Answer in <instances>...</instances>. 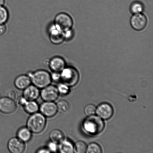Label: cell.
I'll list each match as a JSON object with an SVG mask.
<instances>
[{"label": "cell", "instance_id": "1", "mask_svg": "<svg viewBox=\"0 0 153 153\" xmlns=\"http://www.w3.org/2000/svg\"><path fill=\"white\" fill-rule=\"evenodd\" d=\"M83 126L87 132L95 135L100 134L103 131L105 124L100 117L91 115L85 120Z\"/></svg>", "mask_w": 153, "mask_h": 153}, {"label": "cell", "instance_id": "2", "mask_svg": "<svg viewBox=\"0 0 153 153\" xmlns=\"http://www.w3.org/2000/svg\"><path fill=\"white\" fill-rule=\"evenodd\" d=\"M27 75L34 85L39 88H43L50 85L52 82L51 74L44 70H38L30 72Z\"/></svg>", "mask_w": 153, "mask_h": 153}, {"label": "cell", "instance_id": "3", "mask_svg": "<svg viewBox=\"0 0 153 153\" xmlns=\"http://www.w3.org/2000/svg\"><path fill=\"white\" fill-rule=\"evenodd\" d=\"M46 123V117L42 114L36 112L32 114L27 121V127L32 133H39L45 128Z\"/></svg>", "mask_w": 153, "mask_h": 153}, {"label": "cell", "instance_id": "4", "mask_svg": "<svg viewBox=\"0 0 153 153\" xmlns=\"http://www.w3.org/2000/svg\"><path fill=\"white\" fill-rule=\"evenodd\" d=\"M61 80L69 86H73L77 83L79 74L76 70L72 67H65L60 72Z\"/></svg>", "mask_w": 153, "mask_h": 153}, {"label": "cell", "instance_id": "5", "mask_svg": "<svg viewBox=\"0 0 153 153\" xmlns=\"http://www.w3.org/2000/svg\"><path fill=\"white\" fill-rule=\"evenodd\" d=\"M54 24L62 31L71 29L73 22L71 16L66 13H61L55 16Z\"/></svg>", "mask_w": 153, "mask_h": 153}, {"label": "cell", "instance_id": "6", "mask_svg": "<svg viewBox=\"0 0 153 153\" xmlns=\"http://www.w3.org/2000/svg\"><path fill=\"white\" fill-rule=\"evenodd\" d=\"M42 89L40 95L45 101L54 102L59 97V93L56 86L50 85Z\"/></svg>", "mask_w": 153, "mask_h": 153}, {"label": "cell", "instance_id": "7", "mask_svg": "<svg viewBox=\"0 0 153 153\" xmlns=\"http://www.w3.org/2000/svg\"><path fill=\"white\" fill-rule=\"evenodd\" d=\"M49 33L50 41L54 45L61 44L65 40L63 31L61 30L54 23L49 27Z\"/></svg>", "mask_w": 153, "mask_h": 153}, {"label": "cell", "instance_id": "8", "mask_svg": "<svg viewBox=\"0 0 153 153\" xmlns=\"http://www.w3.org/2000/svg\"><path fill=\"white\" fill-rule=\"evenodd\" d=\"M40 113L47 117H52L56 114L58 112L56 103L53 102L45 101L39 106Z\"/></svg>", "mask_w": 153, "mask_h": 153}, {"label": "cell", "instance_id": "9", "mask_svg": "<svg viewBox=\"0 0 153 153\" xmlns=\"http://www.w3.org/2000/svg\"><path fill=\"white\" fill-rule=\"evenodd\" d=\"M16 103L14 100L8 97L0 99V111L5 114L13 113L16 109Z\"/></svg>", "mask_w": 153, "mask_h": 153}, {"label": "cell", "instance_id": "10", "mask_svg": "<svg viewBox=\"0 0 153 153\" xmlns=\"http://www.w3.org/2000/svg\"><path fill=\"white\" fill-rule=\"evenodd\" d=\"M147 20L145 16L141 13L134 14L131 17L130 23L132 27L137 31L142 30L146 27Z\"/></svg>", "mask_w": 153, "mask_h": 153}, {"label": "cell", "instance_id": "11", "mask_svg": "<svg viewBox=\"0 0 153 153\" xmlns=\"http://www.w3.org/2000/svg\"><path fill=\"white\" fill-rule=\"evenodd\" d=\"M7 148L12 153H22L25 151V145L17 137H13L9 140Z\"/></svg>", "mask_w": 153, "mask_h": 153}, {"label": "cell", "instance_id": "12", "mask_svg": "<svg viewBox=\"0 0 153 153\" xmlns=\"http://www.w3.org/2000/svg\"><path fill=\"white\" fill-rule=\"evenodd\" d=\"M48 67L53 72L60 73L65 67V61L61 57H53L49 59Z\"/></svg>", "mask_w": 153, "mask_h": 153}, {"label": "cell", "instance_id": "13", "mask_svg": "<svg viewBox=\"0 0 153 153\" xmlns=\"http://www.w3.org/2000/svg\"><path fill=\"white\" fill-rule=\"evenodd\" d=\"M96 112L100 118L108 120L111 117L113 114V109L110 105L107 103H103L96 109Z\"/></svg>", "mask_w": 153, "mask_h": 153}, {"label": "cell", "instance_id": "14", "mask_svg": "<svg viewBox=\"0 0 153 153\" xmlns=\"http://www.w3.org/2000/svg\"><path fill=\"white\" fill-rule=\"evenodd\" d=\"M40 95L39 88L34 85H30L24 90L23 97L27 100H35Z\"/></svg>", "mask_w": 153, "mask_h": 153}, {"label": "cell", "instance_id": "15", "mask_svg": "<svg viewBox=\"0 0 153 153\" xmlns=\"http://www.w3.org/2000/svg\"><path fill=\"white\" fill-rule=\"evenodd\" d=\"M31 82L29 76L26 75H21L15 79L14 85L18 89L24 90L30 85Z\"/></svg>", "mask_w": 153, "mask_h": 153}, {"label": "cell", "instance_id": "16", "mask_svg": "<svg viewBox=\"0 0 153 153\" xmlns=\"http://www.w3.org/2000/svg\"><path fill=\"white\" fill-rule=\"evenodd\" d=\"M17 136L19 140L25 143L31 140L32 132L27 127H22L18 130Z\"/></svg>", "mask_w": 153, "mask_h": 153}, {"label": "cell", "instance_id": "17", "mask_svg": "<svg viewBox=\"0 0 153 153\" xmlns=\"http://www.w3.org/2000/svg\"><path fill=\"white\" fill-rule=\"evenodd\" d=\"M59 143L58 149L61 153H73L74 152V146L69 140L64 139Z\"/></svg>", "mask_w": 153, "mask_h": 153}, {"label": "cell", "instance_id": "18", "mask_svg": "<svg viewBox=\"0 0 153 153\" xmlns=\"http://www.w3.org/2000/svg\"><path fill=\"white\" fill-rule=\"evenodd\" d=\"M23 106L25 111L30 114L37 112L39 109V106L35 100H27Z\"/></svg>", "mask_w": 153, "mask_h": 153}, {"label": "cell", "instance_id": "19", "mask_svg": "<svg viewBox=\"0 0 153 153\" xmlns=\"http://www.w3.org/2000/svg\"><path fill=\"white\" fill-rule=\"evenodd\" d=\"M49 137L51 141L57 144L59 143L64 140V134L61 130L59 129H54L50 133Z\"/></svg>", "mask_w": 153, "mask_h": 153}, {"label": "cell", "instance_id": "20", "mask_svg": "<svg viewBox=\"0 0 153 153\" xmlns=\"http://www.w3.org/2000/svg\"><path fill=\"white\" fill-rule=\"evenodd\" d=\"M56 105L58 111H59L61 113H66L70 110V105L66 100H59L57 103Z\"/></svg>", "mask_w": 153, "mask_h": 153}, {"label": "cell", "instance_id": "21", "mask_svg": "<svg viewBox=\"0 0 153 153\" xmlns=\"http://www.w3.org/2000/svg\"><path fill=\"white\" fill-rule=\"evenodd\" d=\"M9 13L8 10L4 6L0 7V24H5L8 21Z\"/></svg>", "mask_w": 153, "mask_h": 153}, {"label": "cell", "instance_id": "22", "mask_svg": "<svg viewBox=\"0 0 153 153\" xmlns=\"http://www.w3.org/2000/svg\"><path fill=\"white\" fill-rule=\"evenodd\" d=\"M102 149L100 145L94 143H91L87 148L86 152L88 153H101Z\"/></svg>", "mask_w": 153, "mask_h": 153}, {"label": "cell", "instance_id": "23", "mask_svg": "<svg viewBox=\"0 0 153 153\" xmlns=\"http://www.w3.org/2000/svg\"><path fill=\"white\" fill-rule=\"evenodd\" d=\"M143 6L142 4L139 2H135L132 4L130 7V10L131 13L134 14L140 13L143 11Z\"/></svg>", "mask_w": 153, "mask_h": 153}, {"label": "cell", "instance_id": "24", "mask_svg": "<svg viewBox=\"0 0 153 153\" xmlns=\"http://www.w3.org/2000/svg\"><path fill=\"white\" fill-rule=\"evenodd\" d=\"M69 86L64 83H61L58 85L57 87L59 94L62 95H66L69 93L70 89Z\"/></svg>", "mask_w": 153, "mask_h": 153}, {"label": "cell", "instance_id": "25", "mask_svg": "<svg viewBox=\"0 0 153 153\" xmlns=\"http://www.w3.org/2000/svg\"><path fill=\"white\" fill-rule=\"evenodd\" d=\"M87 146L83 142L79 141L76 144L74 149L78 153H84L86 152Z\"/></svg>", "mask_w": 153, "mask_h": 153}, {"label": "cell", "instance_id": "26", "mask_svg": "<svg viewBox=\"0 0 153 153\" xmlns=\"http://www.w3.org/2000/svg\"><path fill=\"white\" fill-rule=\"evenodd\" d=\"M96 108L95 106L92 104L88 105L85 108V112L88 116L94 114L96 112Z\"/></svg>", "mask_w": 153, "mask_h": 153}, {"label": "cell", "instance_id": "27", "mask_svg": "<svg viewBox=\"0 0 153 153\" xmlns=\"http://www.w3.org/2000/svg\"><path fill=\"white\" fill-rule=\"evenodd\" d=\"M48 149L50 152H56L58 150V146L57 143L53 142H49L48 145Z\"/></svg>", "mask_w": 153, "mask_h": 153}, {"label": "cell", "instance_id": "28", "mask_svg": "<svg viewBox=\"0 0 153 153\" xmlns=\"http://www.w3.org/2000/svg\"><path fill=\"white\" fill-rule=\"evenodd\" d=\"M51 76L52 81H53L54 82H58L61 80L60 73L53 72L51 74Z\"/></svg>", "mask_w": 153, "mask_h": 153}, {"label": "cell", "instance_id": "29", "mask_svg": "<svg viewBox=\"0 0 153 153\" xmlns=\"http://www.w3.org/2000/svg\"><path fill=\"white\" fill-rule=\"evenodd\" d=\"M7 97L14 100L16 97V91L13 90L9 91L7 94Z\"/></svg>", "mask_w": 153, "mask_h": 153}, {"label": "cell", "instance_id": "30", "mask_svg": "<svg viewBox=\"0 0 153 153\" xmlns=\"http://www.w3.org/2000/svg\"><path fill=\"white\" fill-rule=\"evenodd\" d=\"M7 30V27L5 24H0V36L4 35Z\"/></svg>", "mask_w": 153, "mask_h": 153}, {"label": "cell", "instance_id": "31", "mask_svg": "<svg viewBox=\"0 0 153 153\" xmlns=\"http://www.w3.org/2000/svg\"><path fill=\"white\" fill-rule=\"evenodd\" d=\"M27 101V100L23 97H20V98H19V103L21 106H24V105L25 104V103H26Z\"/></svg>", "mask_w": 153, "mask_h": 153}, {"label": "cell", "instance_id": "32", "mask_svg": "<svg viewBox=\"0 0 153 153\" xmlns=\"http://www.w3.org/2000/svg\"><path fill=\"white\" fill-rule=\"evenodd\" d=\"M38 153H49L50 152L49 150L46 148H42V149L39 150L37 151Z\"/></svg>", "mask_w": 153, "mask_h": 153}, {"label": "cell", "instance_id": "33", "mask_svg": "<svg viewBox=\"0 0 153 153\" xmlns=\"http://www.w3.org/2000/svg\"><path fill=\"white\" fill-rule=\"evenodd\" d=\"M49 59H47L45 60L43 64H44L45 66L48 67Z\"/></svg>", "mask_w": 153, "mask_h": 153}, {"label": "cell", "instance_id": "34", "mask_svg": "<svg viewBox=\"0 0 153 153\" xmlns=\"http://www.w3.org/2000/svg\"><path fill=\"white\" fill-rule=\"evenodd\" d=\"M5 2V0H0V7L4 6Z\"/></svg>", "mask_w": 153, "mask_h": 153}, {"label": "cell", "instance_id": "35", "mask_svg": "<svg viewBox=\"0 0 153 153\" xmlns=\"http://www.w3.org/2000/svg\"><path fill=\"white\" fill-rule=\"evenodd\" d=\"M1 95H0V99H1Z\"/></svg>", "mask_w": 153, "mask_h": 153}]
</instances>
